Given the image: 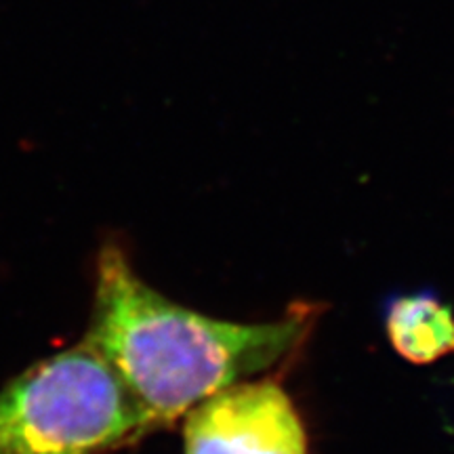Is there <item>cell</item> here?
<instances>
[{
  "label": "cell",
  "mask_w": 454,
  "mask_h": 454,
  "mask_svg": "<svg viewBox=\"0 0 454 454\" xmlns=\"http://www.w3.org/2000/svg\"><path fill=\"white\" fill-rule=\"evenodd\" d=\"M311 322L308 305L261 325L198 314L141 280L121 244L107 242L95 265L84 340L110 362L158 429L217 391L270 371L297 351Z\"/></svg>",
  "instance_id": "1"
},
{
  "label": "cell",
  "mask_w": 454,
  "mask_h": 454,
  "mask_svg": "<svg viewBox=\"0 0 454 454\" xmlns=\"http://www.w3.org/2000/svg\"><path fill=\"white\" fill-rule=\"evenodd\" d=\"M152 431L135 395L84 339L0 389V454H106Z\"/></svg>",
  "instance_id": "2"
},
{
  "label": "cell",
  "mask_w": 454,
  "mask_h": 454,
  "mask_svg": "<svg viewBox=\"0 0 454 454\" xmlns=\"http://www.w3.org/2000/svg\"><path fill=\"white\" fill-rule=\"evenodd\" d=\"M185 454H308L291 395L271 379L238 381L185 414Z\"/></svg>",
  "instance_id": "3"
},
{
  "label": "cell",
  "mask_w": 454,
  "mask_h": 454,
  "mask_svg": "<svg viewBox=\"0 0 454 454\" xmlns=\"http://www.w3.org/2000/svg\"><path fill=\"white\" fill-rule=\"evenodd\" d=\"M389 343L412 364H431L454 354V311L427 293L391 301L385 316Z\"/></svg>",
  "instance_id": "4"
}]
</instances>
